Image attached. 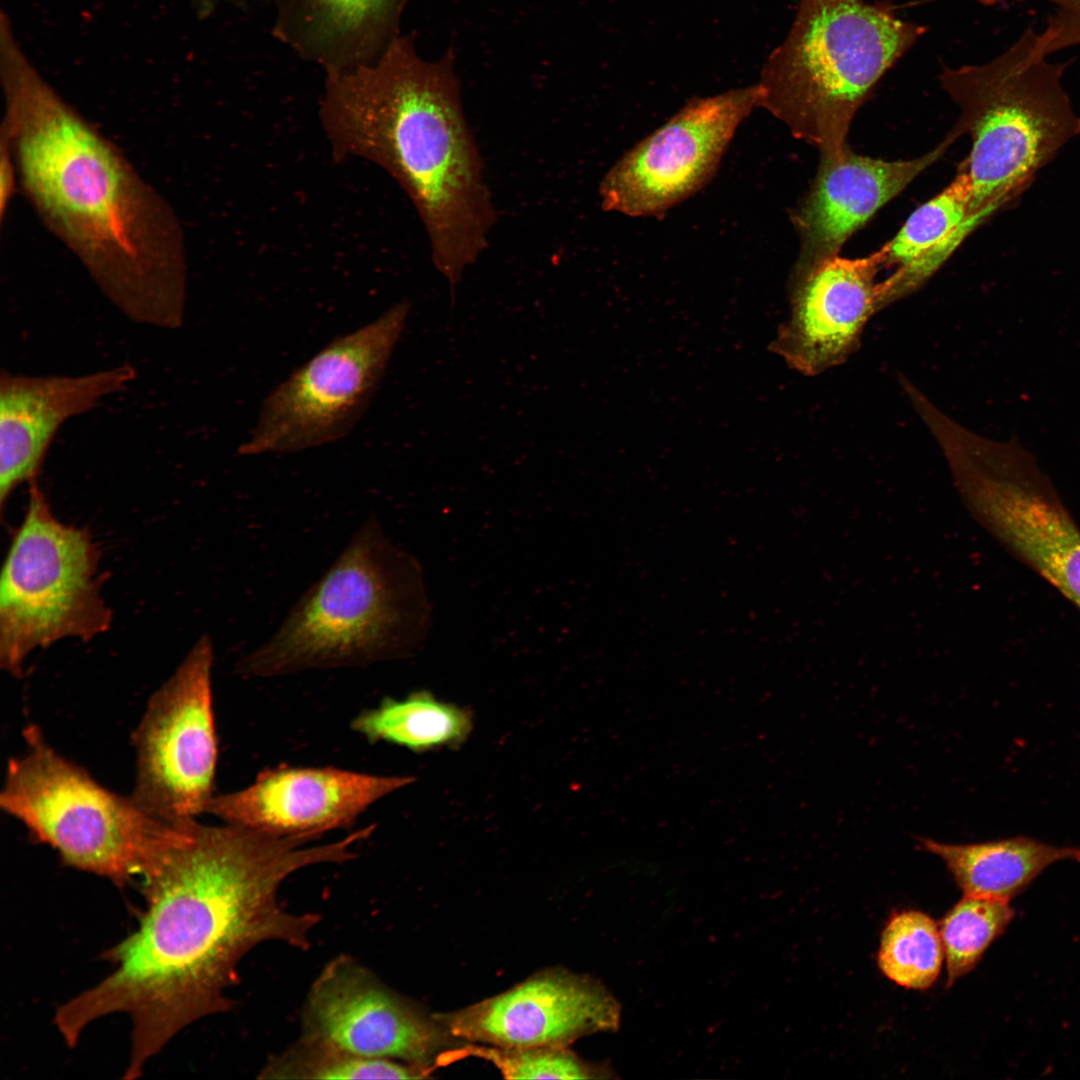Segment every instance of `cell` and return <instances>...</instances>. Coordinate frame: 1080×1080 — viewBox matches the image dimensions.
<instances>
[{"instance_id":"obj_1","label":"cell","mask_w":1080,"mask_h":1080,"mask_svg":"<svg viewBox=\"0 0 1080 1080\" xmlns=\"http://www.w3.org/2000/svg\"><path fill=\"white\" fill-rule=\"evenodd\" d=\"M311 841L229 823H183L140 876L146 908L138 928L102 956L112 973L57 1009L65 1043L74 1047L101 1017L128 1014L124 1078H137L183 1028L231 1009L226 992L253 948L276 941L307 949L320 917L286 910L279 888L302 868L351 860L357 837Z\"/></svg>"},{"instance_id":"obj_2","label":"cell","mask_w":1080,"mask_h":1080,"mask_svg":"<svg viewBox=\"0 0 1080 1080\" xmlns=\"http://www.w3.org/2000/svg\"><path fill=\"white\" fill-rule=\"evenodd\" d=\"M0 140L45 226L129 320L185 319L184 232L169 203L120 149L30 71L5 77Z\"/></svg>"},{"instance_id":"obj_3","label":"cell","mask_w":1080,"mask_h":1080,"mask_svg":"<svg viewBox=\"0 0 1080 1080\" xmlns=\"http://www.w3.org/2000/svg\"><path fill=\"white\" fill-rule=\"evenodd\" d=\"M460 88L452 51L429 61L396 36L370 61L327 69L319 111L335 160L369 161L407 194L453 303L498 216Z\"/></svg>"},{"instance_id":"obj_4","label":"cell","mask_w":1080,"mask_h":1080,"mask_svg":"<svg viewBox=\"0 0 1080 1080\" xmlns=\"http://www.w3.org/2000/svg\"><path fill=\"white\" fill-rule=\"evenodd\" d=\"M424 619L415 562L371 514L237 671L268 678L399 658L418 642Z\"/></svg>"},{"instance_id":"obj_5","label":"cell","mask_w":1080,"mask_h":1080,"mask_svg":"<svg viewBox=\"0 0 1080 1080\" xmlns=\"http://www.w3.org/2000/svg\"><path fill=\"white\" fill-rule=\"evenodd\" d=\"M925 32L866 0H799L761 69L760 106L821 154L840 150L877 82Z\"/></svg>"},{"instance_id":"obj_6","label":"cell","mask_w":1080,"mask_h":1080,"mask_svg":"<svg viewBox=\"0 0 1080 1080\" xmlns=\"http://www.w3.org/2000/svg\"><path fill=\"white\" fill-rule=\"evenodd\" d=\"M1065 67L1036 51L1033 30L988 62L943 67L939 80L960 110L952 132L971 137L962 165L977 224L1022 193L1080 134V117L1063 86Z\"/></svg>"},{"instance_id":"obj_7","label":"cell","mask_w":1080,"mask_h":1080,"mask_svg":"<svg viewBox=\"0 0 1080 1080\" xmlns=\"http://www.w3.org/2000/svg\"><path fill=\"white\" fill-rule=\"evenodd\" d=\"M26 751L8 762L0 806L63 863L125 886L178 830L146 812L130 796L100 785L56 752L35 727L25 729Z\"/></svg>"},{"instance_id":"obj_8","label":"cell","mask_w":1080,"mask_h":1080,"mask_svg":"<svg viewBox=\"0 0 1080 1080\" xmlns=\"http://www.w3.org/2000/svg\"><path fill=\"white\" fill-rule=\"evenodd\" d=\"M101 551L90 530L61 522L38 481L15 529L0 580V666L18 677L27 657L59 640L106 632Z\"/></svg>"},{"instance_id":"obj_9","label":"cell","mask_w":1080,"mask_h":1080,"mask_svg":"<svg viewBox=\"0 0 1080 1080\" xmlns=\"http://www.w3.org/2000/svg\"><path fill=\"white\" fill-rule=\"evenodd\" d=\"M410 312L402 300L334 338L265 398L240 455L282 454L337 441L358 423L385 374Z\"/></svg>"},{"instance_id":"obj_10","label":"cell","mask_w":1080,"mask_h":1080,"mask_svg":"<svg viewBox=\"0 0 1080 1080\" xmlns=\"http://www.w3.org/2000/svg\"><path fill=\"white\" fill-rule=\"evenodd\" d=\"M213 644L202 635L152 695L133 734L131 797L172 824L202 813L213 795L218 743L212 703Z\"/></svg>"},{"instance_id":"obj_11","label":"cell","mask_w":1080,"mask_h":1080,"mask_svg":"<svg viewBox=\"0 0 1080 1080\" xmlns=\"http://www.w3.org/2000/svg\"><path fill=\"white\" fill-rule=\"evenodd\" d=\"M760 103L757 83L691 99L610 168L600 183L602 207L651 216L685 199L712 175L736 129Z\"/></svg>"},{"instance_id":"obj_12","label":"cell","mask_w":1080,"mask_h":1080,"mask_svg":"<svg viewBox=\"0 0 1080 1080\" xmlns=\"http://www.w3.org/2000/svg\"><path fill=\"white\" fill-rule=\"evenodd\" d=\"M302 1026V1036L430 1073L451 1038L435 1016L426 1015L347 955L331 960L311 985Z\"/></svg>"},{"instance_id":"obj_13","label":"cell","mask_w":1080,"mask_h":1080,"mask_svg":"<svg viewBox=\"0 0 1080 1080\" xmlns=\"http://www.w3.org/2000/svg\"><path fill=\"white\" fill-rule=\"evenodd\" d=\"M970 505L1011 553L1080 611V527L1030 452L990 463Z\"/></svg>"},{"instance_id":"obj_14","label":"cell","mask_w":1080,"mask_h":1080,"mask_svg":"<svg viewBox=\"0 0 1080 1080\" xmlns=\"http://www.w3.org/2000/svg\"><path fill=\"white\" fill-rule=\"evenodd\" d=\"M435 1018L459 1040L501 1048L567 1047L583 1036L616 1030L620 1005L595 979L554 969Z\"/></svg>"},{"instance_id":"obj_15","label":"cell","mask_w":1080,"mask_h":1080,"mask_svg":"<svg viewBox=\"0 0 1080 1080\" xmlns=\"http://www.w3.org/2000/svg\"><path fill=\"white\" fill-rule=\"evenodd\" d=\"M415 778L335 767L280 765L238 791L213 796L205 813L258 832L315 840L345 828L381 798Z\"/></svg>"},{"instance_id":"obj_16","label":"cell","mask_w":1080,"mask_h":1080,"mask_svg":"<svg viewBox=\"0 0 1080 1080\" xmlns=\"http://www.w3.org/2000/svg\"><path fill=\"white\" fill-rule=\"evenodd\" d=\"M879 251L849 259L838 255L794 272L790 315L771 350L790 368L817 376L858 350L869 320L883 308Z\"/></svg>"},{"instance_id":"obj_17","label":"cell","mask_w":1080,"mask_h":1080,"mask_svg":"<svg viewBox=\"0 0 1080 1080\" xmlns=\"http://www.w3.org/2000/svg\"><path fill=\"white\" fill-rule=\"evenodd\" d=\"M124 363L78 375H0V505L13 491L38 479L49 447L72 417L94 409L136 379Z\"/></svg>"},{"instance_id":"obj_18","label":"cell","mask_w":1080,"mask_h":1080,"mask_svg":"<svg viewBox=\"0 0 1080 1080\" xmlns=\"http://www.w3.org/2000/svg\"><path fill=\"white\" fill-rule=\"evenodd\" d=\"M956 137L951 132L935 149L911 160L861 156L848 145L821 154L814 183L794 216L801 238L795 272L838 255L851 235L936 162Z\"/></svg>"},{"instance_id":"obj_19","label":"cell","mask_w":1080,"mask_h":1080,"mask_svg":"<svg viewBox=\"0 0 1080 1080\" xmlns=\"http://www.w3.org/2000/svg\"><path fill=\"white\" fill-rule=\"evenodd\" d=\"M281 33L329 68L377 57L398 35L407 0H285Z\"/></svg>"},{"instance_id":"obj_20","label":"cell","mask_w":1080,"mask_h":1080,"mask_svg":"<svg viewBox=\"0 0 1080 1080\" xmlns=\"http://www.w3.org/2000/svg\"><path fill=\"white\" fill-rule=\"evenodd\" d=\"M971 183L961 169L939 194L918 207L879 254L895 270L881 281L884 308L920 288L978 225L969 213Z\"/></svg>"},{"instance_id":"obj_21","label":"cell","mask_w":1080,"mask_h":1080,"mask_svg":"<svg viewBox=\"0 0 1080 1080\" xmlns=\"http://www.w3.org/2000/svg\"><path fill=\"white\" fill-rule=\"evenodd\" d=\"M919 848L941 858L964 895L1009 901L1045 869L1062 861L1080 863V848L1019 835L968 844L920 837Z\"/></svg>"},{"instance_id":"obj_22","label":"cell","mask_w":1080,"mask_h":1080,"mask_svg":"<svg viewBox=\"0 0 1080 1080\" xmlns=\"http://www.w3.org/2000/svg\"><path fill=\"white\" fill-rule=\"evenodd\" d=\"M351 728L370 743L387 742L424 752L462 744L473 720L469 711L418 691L402 700L384 698L376 708L354 718Z\"/></svg>"},{"instance_id":"obj_23","label":"cell","mask_w":1080,"mask_h":1080,"mask_svg":"<svg viewBox=\"0 0 1080 1080\" xmlns=\"http://www.w3.org/2000/svg\"><path fill=\"white\" fill-rule=\"evenodd\" d=\"M430 1074L419 1066L363 1057L331 1043L302 1036L264 1065V1079H422Z\"/></svg>"},{"instance_id":"obj_24","label":"cell","mask_w":1080,"mask_h":1080,"mask_svg":"<svg viewBox=\"0 0 1080 1080\" xmlns=\"http://www.w3.org/2000/svg\"><path fill=\"white\" fill-rule=\"evenodd\" d=\"M944 949L936 923L923 912L895 913L881 936L878 966L896 984L925 990L937 980Z\"/></svg>"},{"instance_id":"obj_25","label":"cell","mask_w":1080,"mask_h":1080,"mask_svg":"<svg viewBox=\"0 0 1080 1080\" xmlns=\"http://www.w3.org/2000/svg\"><path fill=\"white\" fill-rule=\"evenodd\" d=\"M1009 901L964 895L942 919L939 932L947 986L969 973L1014 917Z\"/></svg>"},{"instance_id":"obj_26","label":"cell","mask_w":1080,"mask_h":1080,"mask_svg":"<svg viewBox=\"0 0 1080 1080\" xmlns=\"http://www.w3.org/2000/svg\"><path fill=\"white\" fill-rule=\"evenodd\" d=\"M474 1056L492 1063L506 1079H598L613 1077L607 1065L584 1061L567 1047L501 1048L469 1045L443 1052L438 1060L448 1064Z\"/></svg>"},{"instance_id":"obj_27","label":"cell","mask_w":1080,"mask_h":1080,"mask_svg":"<svg viewBox=\"0 0 1080 1080\" xmlns=\"http://www.w3.org/2000/svg\"><path fill=\"white\" fill-rule=\"evenodd\" d=\"M1053 7L1041 32H1035L1037 51L1049 57L1060 50L1080 45V0H1043Z\"/></svg>"},{"instance_id":"obj_28","label":"cell","mask_w":1080,"mask_h":1080,"mask_svg":"<svg viewBox=\"0 0 1080 1080\" xmlns=\"http://www.w3.org/2000/svg\"><path fill=\"white\" fill-rule=\"evenodd\" d=\"M17 177L13 158L7 145L0 140V218L8 212Z\"/></svg>"}]
</instances>
